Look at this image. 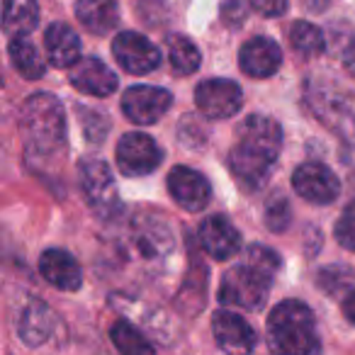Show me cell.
Returning a JSON list of instances; mask_svg holds the SVG:
<instances>
[{
    "label": "cell",
    "instance_id": "12",
    "mask_svg": "<svg viewBox=\"0 0 355 355\" xmlns=\"http://www.w3.org/2000/svg\"><path fill=\"white\" fill-rule=\"evenodd\" d=\"M198 236L205 251L212 258H217V261L232 258L239 251V246H241L239 229L227 217H222V214H212V217L205 219L198 229Z\"/></svg>",
    "mask_w": 355,
    "mask_h": 355
},
{
    "label": "cell",
    "instance_id": "4",
    "mask_svg": "<svg viewBox=\"0 0 355 355\" xmlns=\"http://www.w3.org/2000/svg\"><path fill=\"white\" fill-rule=\"evenodd\" d=\"M80 188L88 200V207L100 219H114L122 212L119 202V190L114 185V175L110 166L100 158H85L80 161Z\"/></svg>",
    "mask_w": 355,
    "mask_h": 355
},
{
    "label": "cell",
    "instance_id": "31",
    "mask_svg": "<svg viewBox=\"0 0 355 355\" xmlns=\"http://www.w3.org/2000/svg\"><path fill=\"white\" fill-rule=\"evenodd\" d=\"M353 277V270H348V268H324V270L319 272V285L324 287L326 292H338L340 285H345V282Z\"/></svg>",
    "mask_w": 355,
    "mask_h": 355
},
{
    "label": "cell",
    "instance_id": "5",
    "mask_svg": "<svg viewBox=\"0 0 355 355\" xmlns=\"http://www.w3.org/2000/svg\"><path fill=\"white\" fill-rule=\"evenodd\" d=\"M117 166L124 175H148L153 173L163 161V151L148 134H124L117 144Z\"/></svg>",
    "mask_w": 355,
    "mask_h": 355
},
{
    "label": "cell",
    "instance_id": "3",
    "mask_svg": "<svg viewBox=\"0 0 355 355\" xmlns=\"http://www.w3.org/2000/svg\"><path fill=\"white\" fill-rule=\"evenodd\" d=\"M268 343L275 353L285 355L319 353L321 343L309 306L295 300L280 302L268 316Z\"/></svg>",
    "mask_w": 355,
    "mask_h": 355
},
{
    "label": "cell",
    "instance_id": "32",
    "mask_svg": "<svg viewBox=\"0 0 355 355\" xmlns=\"http://www.w3.org/2000/svg\"><path fill=\"white\" fill-rule=\"evenodd\" d=\"M248 15V6H243V0H224L222 3V20L229 27H241Z\"/></svg>",
    "mask_w": 355,
    "mask_h": 355
},
{
    "label": "cell",
    "instance_id": "20",
    "mask_svg": "<svg viewBox=\"0 0 355 355\" xmlns=\"http://www.w3.org/2000/svg\"><path fill=\"white\" fill-rule=\"evenodd\" d=\"M44 46L51 66H56V69H71L80 59L78 35L69 25H64V22H54L51 27H46Z\"/></svg>",
    "mask_w": 355,
    "mask_h": 355
},
{
    "label": "cell",
    "instance_id": "6",
    "mask_svg": "<svg viewBox=\"0 0 355 355\" xmlns=\"http://www.w3.org/2000/svg\"><path fill=\"white\" fill-rule=\"evenodd\" d=\"M195 103L209 119H229L241 110L243 95L234 80L207 78L195 88Z\"/></svg>",
    "mask_w": 355,
    "mask_h": 355
},
{
    "label": "cell",
    "instance_id": "27",
    "mask_svg": "<svg viewBox=\"0 0 355 355\" xmlns=\"http://www.w3.org/2000/svg\"><path fill=\"white\" fill-rule=\"evenodd\" d=\"M290 42L302 56H319L321 51L326 49V42H324V32L319 30L316 25L311 22H295L290 30Z\"/></svg>",
    "mask_w": 355,
    "mask_h": 355
},
{
    "label": "cell",
    "instance_id": "19",
    "mask_svg": "<svg viewBox=\"0 0 355 355\" xmlns=\"http://www.w3.org/2000/svg\"><path fill=\"white\" fill-rule=\"evenodd\" d=\"M132 246L141 253L144 261H156V258L166 256L171 251V232L161 219L153 217H139V222L132 224Z\"/></svg>",
    "mask_w": 355,
    "mask_h": 355
},
{
    "label": "cell",
    "instance_id": "10",
    "mask_svg": "<svg viewBox=\"0 0 355 355\" xmlns=\"http://www.w3.org/2000/svg\"><path fill=\"white\" fill-rule=\"evenodd\" d=\"M275 161L277 158L268 156V153L258 151L253 146H246L241 141H236V146L229 153L232 173L246 190H261L268 183V178L275 168Z\"/></svg>",
    "mask_w": 355,
    "mask_h": 355
},
{
    "label": "cell",
    "instance_id": "7",
    "mask_svg": "<svg viewBox=\"0 0 355 355\" xmlns=\"http://www.w3.org/2000/svg\"><path fill=\"white\" fill-rule=\"evenodd\" d=\"M292 188L300 198L314 205H331L340 195V183L334 171L316 161L302 163L292 173Z\"/></svg>",
    "mask_w": 355,
    "mask_h": 355
},
{
    "label": "cell",
    "instance_id": "8",
    "mask_svg": "<svg viewBox=\"0 0 355 355\" xmlns=\"http://www.w3.org/2000/svg\"><path fill=\"white\" fill-rule=\"evenodd\" d=\"M112 54L117 64L132 76H146L161 64V51L156 49V44L137 32H122L114 37Z\"/></svg>",
    "mask_w": 355,
    "mask_h": 355
},
{
    "label": "cell",
    "instance_id": "17",
    "mask_svg": "<svg viewBox=\"0 0 355 355\" xmlns=\"http://www.w3.org/2000/svg\"><path fill=\"white\" fill-rule=\"evenodd\" d=\"M236 141L248 144V146L277 158L280 146H282V129L275 119L263 117V114H251V117H246L239 124Z\"/></svg>",
    "mask_w": 355,
    "mask_h": 355
},
{
    "label": "cell",
    "instance_id": "18",
    "mask_svg": "<svg viewBox=\"0 0 355 355\" xmlns=\"http://www.w3.org/2000/svg\"><path fill=\"white\" fill-rule=\"evenodd\" d=\"M40 272L49 285L59 287L64 292H76L80 287V282H83L78 261L69 251H61V248L44 251V256L40 258Z\"/></svg>",
    "mask_w": 355,
    "mask_h": 355
},
{
    "label": "cell",
    "instance_id": "34",
    "mask_svg": "<svg viewBox=\"0 0 355 355\" xmlns=\"http://www.w3.org/2000/svg\"><path fill=\"white\" fill-rule=\"evenodd\" d=\"M340 309H343V316L355 326V290H348L340 302Z\"/></svg>",
    "mask_w": 355,
    "mask_h": 355
},
{
    "label": "cell",
    "instance_id": "33",
    "mask_svg": "<svg viewBox=\"0 0 355 355\" xmlns=\"http://www.w3.org/2000/svg\"><path fill=\"white\" fill-rule=\"evenodd\" d=\"M251 6L266 17H280L287 10V0H251Z\"/></svg>",
    "mask_w": 355,
    "mask_h": 355
},
{
    "label": "cell",
    "instance_id": "23",
    "mask_svg": "<svg viewBox=\"0 0 355 355\" xmlns=\"http://www.w3.org/2000/svg\"><path fill=\"white\" fill-rule=\"evenodd\" d=\"M40 22L37 0H3V30L8 37L30 35Z\"/></svg>",
    "mask_w": 355,
    "mask_h": 355
},
{
    "label": "cell",
    "instance_id": "25",
    "mask_svg": "<svg viewBox=\"0 0 355 355\" xmlns=\"http://www.w3.org/2000/svg\"><path fill=\"white\" fill-rule=\"evenodd\" d=\"M168 56H171V66L178 76H190L200 69V49L183 35L168 40Z\"/></svg>",
    "mask_w": 355,
    "mask_h": 355
},
{
    "label": "cell",
    "instance_id": "24",
    "mask_svg": "<svg viewBox=\"0 0 355 355\" xmlns=\"http://www.w3.org/2000/svg\"><path fill=\"white\" fill-rule=\"evenodd\" d=\"M8 51H10V61L12 66H15V71L22 76V78L27 80H37L44 76V61H42L40 51H37V46L32 44L30 40H27L25 35L20 37H12L10 40V46H8Z\"/></svg>",
    "mask_w": 355,
    "mask_h": 355
},
{
    "label": "cell",
    "instance_id": "22",
    "mask_svg": "<svg viewBox=\"0 0 355 355\" xmlns=\"http://www.w3.org/2000/svg\"><path fill=\"white\" fill-rule=\"evenodd\" d=\"M76 17L93 35H107L119 25V8L114 0H78Z\"/></svg>",
    "mask_w": 355,
    "mask_h": 355
},
{
    "label": "cell",
    "instance_id": "2",
    "mask_svg": "<svg viewBox=\"0 0 355 355\" xmlns=\"http://www.w3.org/2000/svg\"><path fill=\"white\" fill-rule=\"evenodd\" d=\"M20 129L32 158H49L64 151L66 117L61 103L49 93L27 98L20 110Z\"/></svg>",
    "mask_w": 355,
    "mask_h": 355
},
{
    "label": "cell",
    "instance_id": "29",
    "mask_svg": "<svg viewBox=\"0 0 355 355\" xmlns=\"http://www.w3.org/2000/svg\"><path fill=\"white\" fill-rule=\"evenodd\" d=\"M292 222V207L282 193L266 202V224L270 232H285Z\"/></svg>",
    "mask_w": 355,
    "mask_h": 355
},
{
    "label": "cell",
    "instance_id": "16",
    "mask_svg": "<svg viewBox=\"0 0 355 355\" xmlns=\"http://www.w3.org/2000/svg\"><path fill=\"white\" fill-rule=\"evenodd\" d=\"M71 85L93 98H107L117 90V76L100 59H83L71 66Z\"/></svg>",
    "mask_w": 355,
    "mask_h": 355
},
{
    "label": "cell",
    "instance_id": "14",
    "mask_svg": "<svg viewBox=\"0 0 355 355\" xmlns=\"http://www.w3.org/2000/svg\"><path fill=\"white\" fill-rule=\"evenodd\" d=\"M241 71L251 78H270L282 64V51L268 37H253L239 51Z\"/></svg>",
    "mask_w": 355,
    "mask_h": 355
},
{
    "label": "cell",
    "instance_id": "30",
    "mask_svg": "<svg viewBox=\"0 0 355 355\" xmlns=\"http://www.w3.org/2000/svg\"><path fill=\"white\" fill-rule=\"evenodd\" d=\"M336 239L343 248L355 251V202L345 207L340 219L336 222Z\"/></svg>",
    "mask_w": 355,
    "mask_h": 355
},
{
    "label": "cell",
    "instance_id": "13",
    "mask_svg": "<svg viewBox=\"0 0 355 355\" xmlns=\"http://www.w3.org/2000/svg\"><path fill=\"white\" fill-rule=\"evenodd\" d=\"M214 340L227 353H251L256 348V331L234 311H217L212 319Z\"/></svg>",
    "mask_w": 355,
    "mask_h": 355
},
{
    "label": "cell",
    "instance_id": "26",
    "mask_svg": "<svg viewBox=\"0 0 355 355\" xmlns=\"http://www.w3.org/2000/svg\"><path fill=\"white\" fill-rule=\"evenodd\" d=\"M110 338H112L114 348L119 353L127 355H139V353H153V345L146 340V336H141V331L134 329L129 321H114L112 329H110Z\"/></svg>",
    "mask_w": 355,
    "mask_h": 355
},
{
    "label": "cell",
    "instance_id": "11",
    "mask_svg": "<svg viewBox=\"0 0 355 355\" xmlns=\"http://www.w3.org/2000/svg\"><path fill=\"white\" fill-rule=\"evenodd\" d=\"M168 193L188 212L205 209L209 198H212V188H209L207 178L188 166H175L168 173Z\"/></svg>",
    "mask_w": 355,
    "mask_h": 355
},
{
    "label": "cell",
    "instance_id": "28",
    "mask_svg": "<svg viewBox=\"0 0 355 355\" xmlns=\"http://www.w3.org/2000/svg\"><path fill=\"white\" fill-rule=\"evenodd\" d=\"M76 114H78L80 124H83V134L88 139V144H103L110 132L107 114L90 107H76Z\"/></svg>",
    "mask_w": 355,
    "mask_h": 355
},
{
    "label": "cell",
    "instance_id": "35",
    "mask_svg": "<svg viewBox=\"0 0 355 355\" xmlns=\"http://www.w3.org/2000/svg\"><path fill=\"white\" fill-rule=\"evenodd\" d=\"M343 64H345V71L355 78V44L348 46V51H345V56H343Z\"/></svg>",
    "mask_w": 355,
    "mask_h": 355
},
{
    "label": "cell",
    "instance_id": "1",
    "mask_svg": "<svg viewBox=\"0 0 355 355\" xmlns=\"http://www.w3.org/2000/svg\"><path fill=\"white\" fill-rule=\"evenodd\" d=\"M280 270V258L266 246H251L246 261L234 266L219 285V302L227 306L256 311L266 304L272 277Z\"/></svg>",
    "mask_w": 355,
    "mask_h": 355
},
{
    "label": "cell",
    "instance_id": "9",
    "mask_svg": "<svg viewBox=\"0 0 355 355\" xmlns=\"http://www.w3.org/2000/svg\"><path fill=\"white\" fill-rule=\"evenodd\" d=\"M171 93L153 85H132L122 95V110L137 124H156L171 110Z\"/></svg>",
    "mask_w": 355,
    "mask_h": 355
},
{
    "label": "cell",
    "instance_id": "21",
    "mask_svg": "<svg viewBox=\"0 0 355 355\" xmlns=\"http://www.w3.org/2000/svg\"><path fill=\"white\" fill-rule=\"evenodd\" d=\"M54 331V314L44 302H30V304L22 309L20 321H17V334L25 340L27 345H40Z\"/></svg>",
    "mask_w": 355,
    "mask_h": 355
},
{
    "label": "cell",
    "instance_id": "15",
    "mask_svg": "<svg viewBox=\"0 0 355 355\" xmlns=\"http://www.w3.org/2000/svg\"><path fill=\"white\" fill-rule=\"evenodd\" d=\"M311 107L321 119H326L329 127H334L340 137L355 144V95H350V98L336 93L314 95Z\"/></svg>",
    "mask_w": 355,
    "mask_h": 355
}]
</instances>
